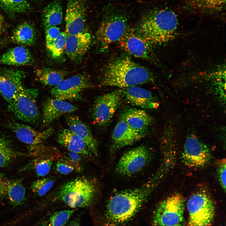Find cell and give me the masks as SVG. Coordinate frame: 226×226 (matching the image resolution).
Segmentation results:
<instances>
[{
    "mask_svg": "<svg viewBox=\"0 0 226 226\" xmlns=\"http://www.w3.org/2000/svg\"><path fill=\"white\" fill-rule=\"evenodd\" d=\"M155 183L152 179L141 186L112 196L106 205L103 226H123L132 219L147 200Z\"/></svg>",
    "mask_w": 226,
    "mask_h": 226,
    "instance_id": "cell-1",
    "label": "cell"
},
{
    "mask_svg": "<svg viewBox=\"0 0 226 226\" xmlns=\"http://www.w3.org/2000/svg\"><path fill=\"white\" fill-rule=\"evenodd\" d=\"M178 22L173 11L162 8L148 9L143 15L135 29L150 45H161L175 36Z\"/></svg>",
    "mask_w": 226,
    "mask_h": 226,
    "instance_id": "cell-2",
    "label": "cell"
},
{
    "mask_svg": "<svg viewBox=\"0 0 226 226\" xmlns=\"http://www.w3.org/2000/svg\"><path fill=\"white\" fill-rule=\"evenodd\" d=\"M150 71L128 57L117 58L108 63L100 77L103 86L125 88L152 82Z\"/></svg>",
    "mask_w": 226,
    "mask_h": 226,
    "instance_id": "cell-3",
    "label": "cell"
},
{
    "mask_svg": "<svg viewBox=\"0 0 226 226\" xmlns=\"http://www.w3.org/2000/svg\"><path fill=\"white\" fill-rule=\"evenodd\" d=\"M129 15L128 11L123 7L111 3L106 5L96 33L97 40L103 49L107 48L123 35L129 28Z\"/></svg>",
    "mask_w": 226,
    "mask_h": 226,
    "instance_id": "cell-4",
    "label": "cell"
},
{
    "mask_svg": "<svg viewBox=\"0 0 226 226\" xmlns=\"http://www.w3.org/2000/svg\"><path fill=\"white\" fill-rule=\"evenodd\" d=\"M96 192V186L92 180L78 178L62 187L58 198L71 208L87 207L92 203Z\"/></svg>",
    "mask_w": 226,
    "mask_h": 226,
    "instance_id": "cell-5",
    "label": "cell"
},
{
    "mask_svg": "<svg viewBox=\"0 0 226 226\" xmlns=\"http://www.w3.org/2000/svg\"><path fill=\"white\" fill-rule=\"evenodd\" d=\"M187 207L189 213L185 226H210L215 213L214 202L208 193L204 190L195 192L189 198Z\"/></svg>",
    "mask_w": 226,
    "mask_h": 226,
    "instance_id": "cell-6",
    "label": "cell"
},
{
    "mask_svg": "<svg viewBox=\"0 0 226 226\" xmlns=\"http://www.w3.org/2000/svg\"><path fill=\"white\" fill-rule=\"evenodd\" d=\"M185 201L179 193L174 194L162 201L154 213V226H183Z\"/></svg>",
    "mask_w": 226,
    "mask_h": 226,
    "instance_id": "cell-7",
    "label": "cell"
},
{
    "mask_svg": "<svg viewBox=\"0 0 226 226\" xmlns=\"http://www.w3.org/2000/svg\"><path fill=\"white\" fill-rule=\"evenodd\" d=\"M39 90L24 87L15 95L8 108L17 119L24 122L35 123L39 120L40 113L37 105Z\"/></svg>",
    "mask_w": 226,
    "mask_h": 226,
    "instance_id": "cell-8",
    "label": "cell"
},
{
    "mask_svg": "<svg viewBox=\"0 0 226 226\" xmlns=\"http://www.w3.org/2000/svg\"><path fill=\"white\" fill-rule=\"evenodd\" d=\"M123 97L122 89L101 95L94 101L92 118L94 124L100 127L108 125L120 105Z\"/></svg>",
    "mask_w": 226,
    "mask_h": 226,
    "instance_id": "cell-9",
    "label": "cell"
},
{
    "mask_svg": "<svg viewBox=\"0 0 226 226\" xmlns=\"http://www.w3.org/2000/svg\"><path fill=\"white\" fill-rule=\"evenodd\" d=\"M88 77L81 74L64 79L53 87L50 93L54 97L63 100H78L81 98L82 92L93 87Z\"/></svg>",
    "mask_w": 226,
    "mask_h": 226,
    "instance_id": "cell-10",
    "label": "cell"
},
{
    "mask_svg": "<svg viewBox=\"0 0 226 226\" xmlns=\"http://www.w3.org/2000/svg\"><path fill=\"white\" fill-rule=\"evenodd\" d=\"M151 157L148 148L141 146L126 152L121 158L116 167V171L123 175H130L140 171Z\"/></svg>",
    "mask_w": 226,
    "mask_h": 226,
    "instance_id": "cell-11",
    "label": "cell"
},
{
    "mask_svg": "<svg viewBox=\"0 0 226 226\" xmlns=\"http://www.w3.org/2000/svg\"><path fill=\"white\" fill-rule=\"evenodd\" d=\"M187 166L194 168L204 167L210 162L211 154L209 148L193 135L186 140L182 155Z\"/></svg>",
    "mask_w": 226,
    "mask_h": 226,
    "instance_id": "cell-12",
    "label": "cell"
},
{
    "mask_svg": "<svg viewBox=\"0 0 226 226\" xmlns=\"http://www.w3.org/2000/svg\"><path fill=\"white\" fill-rule=\"evenodd\" d=\"M86 13L83 0H68L65 18V32L67 36L83 32Z\"/></svg>",
    "mask_w": 226,
    "mask_h": 226,
    "instance_id": "cell-13",
    "label": "cell"
},
{
    "mask_svg": "<svg viewBox=\"0 0 226 226\" xmlns=\"http://www.w3.org/2000/svg\"><path fill=\"white\" fill-rule=\"evenodd\" d=\"M119 41L120 47L134 56L148 60L153 59L151 45L135 30L128 28Z\"/></svg>",
    "mask_w": 226,
    "mask_h": 226,
    "instance_id": "cell-14",
    "label": "cell"
},
{
    "mask_svg": "<svg viewBox=\"0 0 226 226\" xmlns=\"http://www.w3.org/2000/svg\"><path fill=\"white\" fill-rule=\"evenodd\" d=\"M25 75V72L22 70L0 68V94L8 104L24 87L23 80Z\"/></svg>",
    "mask_w": 226,
    "mask_h": 226,
    "instance_id": "cell-15",
    "label": "cell"
},
{
    "mask_svg": "<svg viewBox=\"0 0 226 226\" xmlns=\"http://www.w3.org/2000/svg\"><path fill=\"white\" fill-rule=\"evenodd\" d=\"M8 125L19 140L32 149L39 148L54 132L52 128L39 131L28 125L16 122H11Z\"/></svg>",
    "mask_w": 226,
    "mask_h": 226,
    "instance_id": "cell-16",
    "label": "cell"
},
{
    "mask_svg": "<svg viewBox=\"0 0 226 226\" xmlns=\"http://www.w3.org/2000/svg\"><path fill=\"white\" fill-rule=\"evenodd\" d=\"M145 136L132 129L126 122L120 118L112 135V148L116 150L131 145Z\"/></svg>",
    "mask_w": 226,
    "mask_h": 226,
    "instance_id": "cell-17",
    "label": "cell"
},
{
    "mask_svg": "<svg viewBox=\"0 0 226 226\" xmlns=\"http://www.w3.org/2000/svg\"><path fill=\"white\" fill-rule=\"evenodd\" d=\"M123 96L131 104L143 109L157 108L159 104L149 90L136 86L122 89Z\"/></svg>",
    "mask_w": 226,
    "mask_h": 226,
    "instance_id": "cell-18",
    "label": "cell"
},
{
    "mask_svg": "<svg viewBox=\"0 0 226 226\" xmlns=\"http://www.w3.org/2000/svg\"><path fill=\"white\" fill-rule=\"evenodd\" d=\"M77 109L75 105L65 100L54 97L48 98L43 106V122L44 125H48L62 115Z\"/></svg>",
    "mask_w": 226,
    "mask_h": 226,
    "instance_id": "cell-19",
    "label": "cell"
},
{
    "mask_svg": "<svg viewBox=\"0 0 226 226\" xmlns=\"http://www.w3.org/2000/svg\"><path fill=\"white\" fill-rule=\"evenodd\" d=\"M91 41L90 35L87 32L69 35L65 49L66 54L71 60L78 61L88 51Z\"/></svg>",
    "mask_w": 226,
    "mask_h": 226,
    "instance_id": "cell-20",
    "label": "cell"
},
{
    "mask_svg": "<svg viewBox=\"0 0 226 226\" xmlns=\"http://www.w3.org/2000/svg\"><path fill=\"white\" fill-rule=\"evenodd\" d=\"M66 120L69 129L83 141L91 153L97 156L98 143L89 126L75 115H68Z\"/></svg>",
    "mask_w": 226,
    "mask_h": 226,
    "instance_id": "cell-21",
    "label": "cell"
},
{
    "mask_svg": "<svg viewBox=\"0 0 226 226\" xmlns=\"http://www.w3.org/2000/svg\"><path fill=\"white\" fill-rule=\"evenodd\" d=\"M25 195V188L21 179L0 178V198H7L16 206L23 203Z\"/></svg>",
    "mask_w": 226,
    "mask_h": 226,
    "instance_id": "cell-22",
    "label": "cell"
},
{
    "mask_svg": "<svg viewBox=\"0 0 226 226\" xmlns=\"http://www.w3.org/2000/svg\"><path fill=\"white\" fill-rule=\"evenodd\" d=\"M120 118L132 129L145 135L153 121L152 117L145 111L135 108H130L125 111Z\"/></svg>",
    "mask_w": 226,
    "mask_h": 226,
    "instance_id": "cell-23",
    "label": "cell"
},
{
    "mask_svg": "<svg viewBox=\"0 0 226 226\" xmlns=\"http://www.w3.org/2000/svg\"><path fill=\"white\" fill-rule=\"evenodd\" d=\"M34 61L30 51L22 46L9 49L0 56V65L16 66L29 65L32 64Z\"/></svg>",
    "mask_w": 226,
    "mask_h": 226,
    "instance_id": "cell-24",
    "label": "cell"
},
{
    "mask_svg": "<svg viewBox=\"0 0 226 226\" xmlns=\"http://www.w3.org/2000/svg\"><path fill=\"white\" fill-rule=\"evenodd\" d=\"M57 139L60 144L69 151L86 156L91 154L83 141L69 129L61 130L57 134Z\"/></svg>",
    "mask_w": 226,
    "mask_h": 226,
    "instance_id": "cell-25",
    "label": "cell"
},
{
    "mask_svg": "<svg viewBox=\"0 0 226 226\" xmlns=\"http://www.w3.org/2000/svg\"><path fill=\"white\" fill-rule=\"evenodd\" d=\"M36 32L34 26L30 23L24 22L13 30L11 39L12 41L21 46H30L35 42Z\"/></svg>",
    "mask_w": 226,
    "mask_h": 226,
    "instance_id": "cell-26",
    "label": "cell"
},
{
    "mask_svg": "<svg viewBox=\"0 0 226 226\" xmlns=\"http://www.w3.org/2000/svg\"><path fill=\"white\" fill-rule=\"evenodd\" d=\"M62 7L59 0H55L44 8L42 13V21L45 30L60 24L63 20Z\"/></svg>",
    "mask_w": 226,
    "mask_h": 226,
    "instance_id": "cell-27",
    "label": "cell"
},
{
    "mask_svg": "<svg viewBox=\"0 0 226 226\" xmlns=\"http://www.w3.org/2000/svg\"><path fill=\"white\" fill-rule=\"evenodd\" d=\"M36 75L42 84L54 87L64 79L67 73L63 71L44 68L37 69Z\"/></svg>",
    "mask_w": 226,
    "mask_h": 226,
    "instance_id": "cell-28",
    "label": "cell"
},
{
    "mask_svg": "<svg viewBox=\"0 0 226 226\" xmlns=\"http://www.w3.org/2000/svg\"><path fill=\"white\" fill-rule=\"evenodd\" d=\"M187 6L195 11H215L224 8L226 0H185Z\"/></svg>",
    "mask_w": 226,
    "mask_h": 226,
    "instance_id": "cell-29",
    "label": "cell"
},
{
    "mask_svg": "<svg viewBox=\"0 0 226 226\" xmlns=\"http://www.w3.org/2000/svg\"><path fill=\"white\" fill-rule=\"evenodd\" d=\"M0 7L10 14L23 13L30 7L28 0H0Z\"/></svg>",
    "mask_w": 226,
    "mask_h": 226,
    "instance_id": "cell-30",
    "label": "cell"
},
{
    "mask_svg": "<svg viewBox=\"0 0 226 226\" xmlns=\"http://www.w3.org/2000/svg\"><path fill=\"white\" fill-rule=\"evenodd\" d=\"M21 153L15 151L7 140L0 135V169L7 165Z\"/></svg>",
    "mask_w": 226,
    "mask_h": 226,
    "instance_id": "cell-31",
    "label": "cell"
},
{
    "mask_svg": "<svg viewBox=\"0 0 226 226\" xmlns=\"http://www.w3.org/2000/svg\"><path fill=\"white\" fill-rule=\"evenodd\" d=\"M74 211L65 210L55 212L43 222L41 226H65Z\"/></svg>",
    "mask_w": 226,
    "mask_h": 226,
    "instance_id": "cell-32",
    "label": "cell"
},
{
    "mask_svg": "<svg viewBox=\"0 0 226 226\" xmlns=\"http://www.w3.org/2000/svg\"><path fill=\"white\" fill-rule=\"evenodd\" d=\"M67 38L65 32H61L56 39L46 44L47 48L53 58H58L62 55L65 49Z\"/></svg>",
    "mask_w": 226,
    "mask_h": 226,
    "instance_id": "cell-33",
    "label": "cell"
},
{
    "mask_svg": "<svg viewBox=\"0 0 226 226\" xmlns=\"http://www.w3.org/2000/svg\"><path fill=\"white\" fill-rule=\"evenodd\" d=\"M53 161L50 159H37L31 161L25 168L33 169L37 176L43 177L49 173Z\"/></svg>",
    "mask_w": 226,
    "mask_h": 226,
    "instance_id": "cell-34",
    "label": "cell"
},
{
    "mask_svg": "<svg viewBox=\"0 0 226 226\" xmlns=\"http://www.w3.org/2000/svg\"><path fill=\"white\" fill-rule=\"evenodd\" d=\"M54 183L53 179L45 178L34 181L31 185V189L33 192L40 196H42L50 190Z\"/></svg>",
    "mask_w": 226,
    "mask_h": 226,
    "instance_id": "cell-35",
    "label": "cell"
},
{
    "mask_svg": "<svg viewBox=\"0 0 226 226\" xmlns=\"http://www.w3.org/2000/svg\"><path fill=\"white\" fill-rule=\"evenodd\" d=\"M66 159L58 161L56 164V170L59 173L64 175L71 173L75 168L73 163L69 159Z\"/></svg>",
    "mask_w": 226,
    "mask_h": 226,
    "instance_id": "cell-36",
    "label": "cell"
},
{
    "mask_svg": "<svg viewBox=\"0 0 226 226\" xmlns=\"http://www.w3.org/2000/svg\"><path fill=\"white\" fill-rule=\"evenodd\" d=\"M226 160H219L217 165V175L219 182L224 191H226Z\"/></svg>",
    "mask_w": 226,
    "mask_h": 226,
    "instance_id": "cell-37",
    "label": "cell"
},
{
    "mask_svg": "<svg viewBox=\"0 0 226 226\" xmlns=\"http://www.w3.org/2000/svg\"><path fill=\"white\" fill-rule=\"evenodd\" d=\"M46 44L49 43L59 35L61 32L60 29L56 26H52L45 29Z\"/></svg>",
    "mask_w": 226,
    "mask_h": 226,
    "instance_id": "cell-38",
    "label": "cell"
},
{
    "mask_svg": "<svg viewBox=\"0 0 226 226\" xmlns=\"http://www.w3.org/2000/svg\"><path fill=\"white\" fill-rule=\"evenodd\" d=\"M69 159L73 163L75 170L78 171L81 170L79 164L81 161V158L79 154L76 153L69 151L68 153Z\"/></svg>",
    "mask_w": 226,
    "mask_h": 226,
    "instance_id": "cell-39",
    "label": "cell"
},
{
    "mask_svg": "<svg viewBox=\"0 0 226 226\" xmlns=\"http://www.w3.org/2000/svg\"><path fill=\"white\" fill-rule=\"evenodd\" d=\"M65 226H80V225L79 220L77 219H75L70 221Z\"/></svg>",
    "mask_w": 226,
    "mask_h": 226,
    "instance_id": "cell-40",
    "label": "cell"
},
{
    "mask_svg": "<svg viewBox=\"0 0 226 226\" xmlns=\"http://www.w3.org/2000/svg\"><path fill=\"white\" fill-rule=\"evenodd\" d=\"M3 18L2 15L0 14V33H2L3 29Z\"/></svg>",
    "mask_w": 226,
    "mask_h": 226,
    "instance_id": "cell-41",
    "label": "cell"
}]
</instances>
